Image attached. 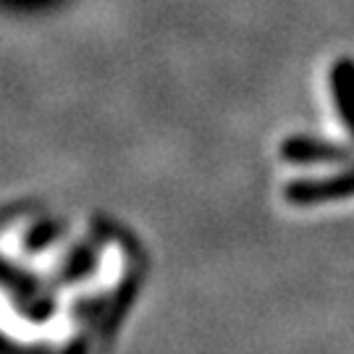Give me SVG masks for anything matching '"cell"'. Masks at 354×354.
<instances>
[{"label": "cell", "mask_w": 354, "mask_h": 354, "mask_svg": "<svg viewBox=\"0 0 354 354\" xmlns=\"http://www.w3.org/2000/svg\"><path fill=\"white\" fill-rule=\"evenodd\" d=\"M283 197L291 205H323L330 200H344V197H354V168L336 174V176L326 178H299L291 181L283 189Z\"/></svg>", "instance_id": "6da1fadb"}, {"label": "cell", "mask_w": 354, "mask_h": 354, "mask_svg": "<svg viewBox=\"0 0 354 354\" xmlns=\"http://www.w3.org/2000/svg\"><path fill=\"white\" fill-rule=\"evenodd\" d=\"M281 158L286 163L299 165H315V163H336V160H346L352 158V152L333 145L328 140H315V137H289L281 145Z\"/></svg>", "instance_id": "7a4b0ae2"}, {"label": "cell", "mask_w": 354, "mask_h": 354, "mask_svg": "<svg viewBox=\"0 0 354 354\" xmlns=\"http://www.w3.org/2000/svg\"><path fill=\"white\" fill-rule=\"evenodd\" d=\"M330 89H333V102H336V111L342 113L344 127L349 129V134L354 137V61L344 58V61L333 64Z\"/></svg>", "instance_id": "3957f363"}]
</instances>
